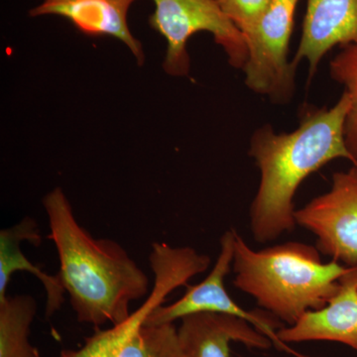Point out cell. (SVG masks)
<instances>
[{
	"label": "cell",
	"mask_w": 357,
	"mask_h": 357,
	"mask_svg": "<svg viewBox=\"0 0 357 357\" xmlns=\"http://www.w3.org/2000/svg\"><path fill=\"white\" fill-rule=\"evenodd\" d=\"M351 98L342 93L332 107H307L291 132H276L270 124L251 136L249 155L260 171V182L249 211L251 234L257 243L292 232L297 222L294 198L312 173L337 159L357 167L347 149L344 126Z\"/></svg>",
	"instance_id": "obj_1"
},
{
	"label": "cell",
	"mask_w": 357,
	"mask_h": 357,
	"mask_svg": "<svg viewBox=\"0 0 357 357\" xmlns=\"http://www.w3.org/2000/svg\"><path fill=\"white\" fill-rule=\"evenodd\" d=\"M49 234L57 249V274L77 321L96 328L129 318L130 303L149 295L150 281L115 241L95 238L79 225L62 188L43 198Z\"/></svg>",
	"instance_id": "obj_2"
},
{
	"label": "cell",
	"mask_w": 357,
	"mask_h": 357,
	"mask_svg": "<svg viewBox=\"0 0 357 357\" xmlns=\"http://www.w3.org/2000/svg\"><path fill=\"white\" fill-rule=\"evenodd\" d=\"M316 246L286 243L255 251L234 229V285L258 306L292 326L306 312L325 307L347 267L324 263Z\"/></svg>",
	"instance_id": "obj_3"
},
{
	"label": "cell",
	"mask_w": 357,
	"mask_h": 357,
	"mask_svg": "<svg viewBox=\"0 0 357 357\" xmlns=\"http://www.w3.org/2000/svg\"><path fill=\"white\" fill-rule=\"evenodd\" d=\"M150 24L167 41L164 72L172 77L189 76L191 59L188 43L195 34L208 32L222 47L229 64L243 70L248 61L245 38L217 0H153Z\"/></svg>",
	"instance_id": "obj_4"
},
{
	"label": "cell",
	"mask_w": 357,
	"mask_h": 357,
	"mask_svg": "<svg viewBox=\"0 0 357 357\" xmlns=\"http://www.w3.org/2000/svg\"><path fill=\"white\" fill-rule=\"evenodd\" d=\"M300 0H273L255 27L244 34L248 61L244 83L256 95L287 103L296 89L297 67L289 60V45Z\"/></svg>",
	"instance_id": "obj_5"
},
{
	"label": "cell",
	"mask_w": 357,
	"mask_h": 357,
	"mask_svg": "<svg viewBox=\"0 0 357 357\" xmlns=\"http://www.w3.org/2000/svg\"><path fill=\"white\" fill-rule=\"evenodd\" d=\"M295 218L317 236L321 255L357 266V167L333 174L330 191L296 210Z\"/></svg>",
	"instance_id": "obj_6"
},
{
	"label": "cell",
	"mask_w": 357,
	"mask_h": 357,
	"mask_svg": "<svg viewBox=\"0 0 357 357\" xmlns=\"http://www.w3.org/2000/svg\"><path fill=\"white\" fill-rule=\"evenodd\" d=\"M234 248V229L227 230L220 238V251L217 262L213 265L211 273L203 282L197 285L189 284L185 295L168 306H159L146 319V325H164L174 324L178 319L201 312H217L231 314L248 321L264 333L279 349L294 354L296 357H307L295 352L283 344L277 332L281 328L278 319L271 314L261 312H246L230 298L225 287V278L232 268Z\"/></svg>",
	"instance_id": "obj_7"
},
{
	"label": "cell",
	"mask_w": 357,
	"mask_h": 357,
	"mask_svg": "<svg viewBox=\"0 0 357 357\" xmlns=\"http://www.w3.org/2000/svg\"><path fill=\"white\" fill-rule=\"evenodd\" d=\"M338 285L325 307L307 312L294 325L279 328V340L285 344L340 342L357 352V266L347 267Z\"/></svg>",
	"instance_id": "obj_8"
},
{
	"label": "cell",
	"mask_w": 357,
	"mask_h": 357,
	"mask_svg": "<svg viewBox=\"0 0 357 357\" xmlns=\"http://www.w3.org/2000/svg\"><path fill=\"white\" fill-rule=\"evenodd\" d=\"M357 43V0H307L302 37L292 59L309 63L310 77L335 47Z\"/></svg>",
	"instance_id": "obj_9"
},
{
	"label": "cell",
	"mask_w": 357,
	"mask_h": 357,
	"mask_svg": "<svg viewBox=\"0 0 357 357\" xmlns=\"http://www.w3.org/2000/svg\"><path fill=\"white\" fill-rule=\"evenodd\" d=\"M136 0H43L29 11L32 17L57 15L67 18L89 36H110L128 47L138 65L145 62L139 40L128 27L129 8Z\"/></svg>",
	"instance_id": "obj_10"
},
{
	"label": "cell",
	"mask_w": 357,
	"mask_h": 357,
	"mask_svg": "<svg viewBox=\"0 0 357 357\" xmlns=\"http://www.w3.org/2000/svg\"><path fill=\"white\" fill-rule=\"evenodd\" d=\"M178 337L185 357H229L231 342L268 349L273 342L245 319L231 314L201 312L181 319Z\"/></svg>",
	"instance_id": "obj_11"
},
{
	"label": "cell",
	"mask_w": 357,
	"mask_h": 357,
	"mask_svg": "<svg viewBox=\"0 0 357 357\" xmlns=\"http://www.w3.org/2000/svg\"><path fill=\"white\" fill-rule=\"evenodd\" d=\"M23 241L33 246L41 244L38 223L31 217H26L13 227L0 231V300L7 297V287L15 272H29L43 285L47 295L46 318H51L65 302V289L57 275L51 276L28 260L21 250Z\"/></svg>",
	"instance_id": "obj_12"
},
{
	"label": "cell",
	"mask_w": 357,
	"mask_h": 357,
	"mask_svg": "<svg viewBox=\"0 0 357 357\" xmlns=\"http://www.w3.org/2000/svg\"><path fill=\"white\" fill-rule=\"evenodd\" d=\"M181 280L172 270L158 268L154 271V285L147 299L123 323L107 330L96 328L84 340L83 347L77 349H62L60 357H119L124 345L156 307L163 305L169 294L180 287Z\"/></svg>",
	"instance_id": "obj_13"
},
{
	"label": "cell",
	"mask_w": 357,
	"mask_h": 357,
	"mask_svg": "<svg viewBox=\"0 0 357 357\" xmlns=\"http://www.w3.org/2000/svg\"><path fill=\"white\" fill-rule=\"evenodd\" d=\"M36 314L32 296L21 294L0 300V357H40L29 338Z\"/></svg>",
	"instance_id": "obj_14"
},
{
	"label": "cell",
	"mask_w": 357,
	"mask_h": 357,
	"mask_svg": "<svg viewBox=\"0 0 357 357\" xmlns=\"http://www.w3.org/2000/svg\"><path fill=\"white\" fill-rule=\"evenodd\" d=\"M119 357H185L174 324L142 326L129 337Z\"/></svg>",
	"instance_id": "obj_15"
},
{
	"label": "cell",
	"mask_w": 357,
	"mask_h": 357,
	"mask_svg": "<svg viewBox=\"0 0 357 357\" xmlns=\"http://www.w3.org/2000/svg\"><path fill=\"white\" fill-rule=\"evenodd\" d=\"M330 75L342 84L351 98V109L345 121L344 136L347 149L357 161V43L342 48L330 63Z\"/></svg>",
	"instance_id": "obj_16"
},
{
	"label": "cell",
	"mask_w": 357,
	"mask_h": 357,
	"mask_svg": "<svg viewBox=\"0 0 357 357\" xmlns=\"http://www.w3.org/2000/svg\"><path fill=\"white\" fill-rule=\"evenodd\" d=\"M222 10L245 34L250 31L273 0H217Z\"/></svg>",
	"instance_id": "obj_17"
}]
</instances>
